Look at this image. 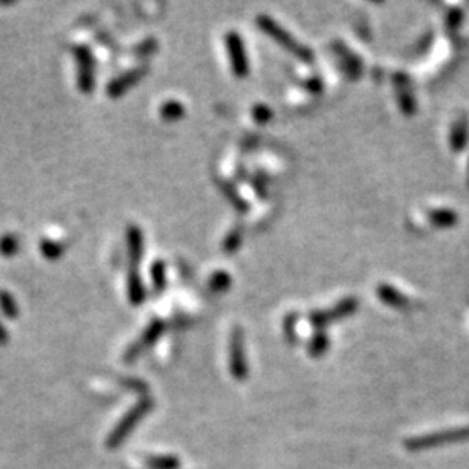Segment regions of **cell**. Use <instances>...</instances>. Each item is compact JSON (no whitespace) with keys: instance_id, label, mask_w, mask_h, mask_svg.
I'll use <instances>...</instances> for the list:
<instances>
[{"instance_id":"8992f818","label":"cell","mask_w":469,"mask_h":469,"mask_svg":"<svg viewBox=\"0 0 469 469\" xmlns=\"http://www.w3.org/2000/svg\"><path fill=\"white\" fill-rule=\"evenodd\" d=\"M129 292H131V299L134 303H140L141 297H143V285H141L140 279L138 275H131V280H129Z\"/></svg>"},{"instance_id":"6da1fadb","label":"cell","mask_w":469,"mask_h":469,"mask_svg":"<svg viewBox=\"0 0 469 469\" xmlns=\"http://www.w3.org/2000/svg\"><path fill=\"white\" fill-rule=\"evenodd\" d=\"M151 400H141L140 404H136L120 421L117 422V426L113 428V431L110 433V437L107 438V447L108 448H117L124 444L129 438V435L132 433V429L136 428L141 421H143L144 415L151 411Z\"/></svg>"},{"instance_id":"3957f363","label":"cell","mask_w":469,"mask_h":469,"mask_svg":"<svg viewBox=\"0 0 469 469\" xmlns=\"http://www.w3.org/2000/svg\"><path fill=\"white\" fill-rule=\"evenodd\" d=\"M226 41L228 52H230V59L231 65H233L235 74L239 75V77H243V75H247V72H249L247 70V68H249V63H247L242 41H240V37L237 33H228Z\"/></svg>"},{"instance_id":"277c9868","label":"cell","mask_w":469,"mask_h":469,"mask_svg":"<svg viewBox=\"0 0 469 469\" xmlns=\"http://www.w3.org/2000/svg\"><path fill=\"white\" fill-rule=\"evenodd\" d=\"M148 469H179L181 461L176 455H151L146 459Z\"/></svg>"},{"instance_id":"52a82bcc","label":"cell","mask_w":469,"mask_h":469,"mask_svg":"<svg viewBox=\"0 0 469 469\" xmlns=\"http://www.w3.org/2000/svg\"><path fill=\"white\" fill-rule=\"evenodd\" d=\"M181 113H183V108H181V105H177V103H169L165 108H162V115L167 118H176V117H179Z\"/></svg>"},{"instance_id":"7a4b0ae2","label":"cell","mask_w":469,"mask_h":469,"mask_svg":"<svg viewBox=\"0 0 469 469\" xmlns=\"http://www.w3.org/2000/svg\"><path fill=\"white\" fill-rule=\"evenodd\" d=\"M230 371L237 381H243L247 378V362L246 353H243V341L240 332H237L231 338V348H230Z\"/></svg>"},{"instance_id":"5b68a950","label":"cell","mask_w":469,"mask_h":469,"mask_svg":"<svg viewBox=\"0 0 469 469\" xmlns=\"http://www.w3.org/2000/svg\"><path fill=\"white\" fill-rule=\"evenodd\" d=\"M129 249H131L132 259L136 257V261L141 257V250H143V237L138 228H132L129 231Z\"/></svg>"}]
</instances>
